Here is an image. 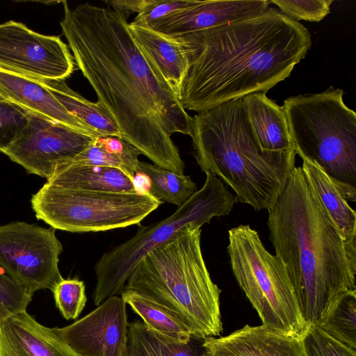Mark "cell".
Listing matches in <instances>:
<instances>
[{
    "label": "cell",
    "mask_w": 356,
    "mask_h": 356,
    "mask_svg": "<svg viewBox=\"0 0 356 356\" xmlns=\"http://www.w3.org/2000/svg\"><path fill=\"white\" fill-rule=\"evenodd\" d=\"M60 22L76 66L115 120L122 138L154 164L183 175L171 136L190 135L192 117L147 60L127 20L110 6L62 1Z\"/></svg>",
    "instance_id": "6da1fadb"
},
{
    "label": "cell",
    "mask_w": 356,
    "mask_h": 356,
    "mask_svg": "<svg viewBox=\"0 0 356 356\" xmlns=\"http://www.w3.org/2000/svg\"><path fill=\"white\" fill-rule=\"evenodd\" d=\"M170 37L188 60L178 99L185 110L197 113L249 94L267 92L289 76L312 43L301 23L273 8Z\"/></svg>",
    "instance_id": "7a4b0ae2"
},
{
    "label": "cell",
    "mask_w": 356,
    "mask_h": 356,
    "mask_svg": "<svg viewBox=\"0 0 356 356\" xmlns=\"http://www.w3.org/2000/svg\"><path fill=\"white\" fill-rule=\"evenodd\" d=\"M270 240L286 266L303 319L320 325L338 298L356 290V266L300 166L268 209Z\"/></svg>",
    "instance_id": "3957f363"
},
{
    "label": "cell",
    "mask_w": 356,
    "mask_h": 356,
    "mask_svg": "<svg viewBox=\"0 0 356 356\" xmlns=\"http://www.w3.org/2000/svg\"><path fill=\"white\" fill-rule=\"evenodd\" d=\"M193 155L204 172H211L235 192L236 202L256 211L277 200L295 166V150L262 152L242 98L231 100L192 117Z\"/></svg>",
    "instance_id": "277c9868"
},
{
    "label": "cell",
    "mask_w": 356,
    "mask_h": 356,
    "mask_svg": "<svg viewBox=\"0 0 356 356\" xmlns=\"http://www.w3.org/2000/svg\"><path fill=\"white\" fill-rule=\"evenodd\" d=\"M201 226L190 225L150 251L123 290L140 293L180 318L197 339L222 332L221 290L211 280L201 249Z\"/></svg>",
    "instance_id": "5b68a950"
},
{
    "label": "cell",
    "mask_w": 356,
    "mask_h": 356,
    "mask_svg": "<svg viewBox=\"0 0 356 356\" xmlns=\"http://www.w3.org/2000/svg\"><path fill=\"white\" fill-rule=\"evenodd\" d=\"M343 95L330 87L291 96L282 106L296 154L317 165L347 201L355 202L356 113Z\"/></svg>",
    "instance_id": "8992f818"
},
{
    "label": "cell",
    "mask_w": 356,
    "mask_h": 356,
    "mask_svg": "<svg viewBox=\"0 0 356 356\" xmlns=\"http://www.w3.org/2000/svg\"><path fill=\"white\" fill-rule=\"evenodd\" d=\"M227 253L233 275L259 314L262 325L303 339L308 325L301 314L286 266L264 247L248 225L228 231Z\"/></svg>",
    "instance_id": "52a82bcc"
},
{
    "label": "cell",
    "mask_w": 356,
    "mask_h": 356,
    "mask_svg": "<svg viewBox=\"0 0 356 356\" xmlns=\"http://www.w3.org/2000/svg\"><path fill=\"white\" fill-rule=\"evenodd\" d=\"M203 186L170 216L149 226L139 225L130 239L106 252L95 266L97 283L92 293L96 306L121 294L127 279L150 251L190 225L202 226L212 218L227 216L236 203L234 196L215 175L207 172Z\"/></svg>",
    "instance_id": "ba28073f"
},
{
    "label": "cell",
    "mask_w": 356,
    "mask_h": 356,
    "mask_svg": "<svg viewBox=\"0 0 356 356\" xmlns=\"http://www.w3.org/2000/svg\"><path fill=\"white\" fill-rule=\"evenodd\" d=\"M162 203L149 193L74 190L47 182L31 199L38 220L77 233L139 225Z\"/></svg>",
    "instance_id": "9c48e42d"
},
{
    "label": "cell",
    "mask_w": 356,
    "mask_h": 356,
    "mask_svg": "<svg viewBox=\"0 0 356 356\" xmlns=\"http://www.w3.org/2000/svg\"><path fill=\"white\" fill-rule=\"evenodd\" d=\"M55 231L19 221L0 225V267L31 295L51 291L63 278L58 268L63 246Z\"/></svg>",
    "instance_id": "30bf717a"
},
{
    "label": "cell",
    "mask_w": 356,
    "mask_h": 356,
    "mask_svg": "<svg viewBox=\"0 0 356 356\" xmlns=\"http://www.w3.org/2000/svg\"><path fill=\"white\" fill-rule=\"evenodd\" d=\"M76 65L59 36L37 33L13 20L0 24V69L40 80H65Z\"/></svg>",
    "instance_id": "8fae6325"
},
{
    "label": "cell",
    "mask_w": 356,
    "mask_h": 356,
    "mask_svg": "<svg viewBox=\"0 0 356 356\" xmlns=\"http://www.w3.org/2000/svg\"><path fill=\"white\" fill-rule=\"evenodd\" d=\"M94 137L29 112L24 129L3 153L27 173L48 179L83 152Z\"/></svg>",
    "instance_id": "7c38bea8"
},
{
    "label": "cell",
    "mask_w": 356,
    "mask_h": 356,
    "mask_svg": "<svg viewBox=\"0 0 356 356\" xmlns=\"http://www.w3.org/2000/svg\"><path fill=\"white\" fill-rule=\"evenodd\" d=\"M121 297L108 298L71 325L56 330L79 356H123L128 321Z\"/></svg>",
    "instance_id": "4fadbf2b"
},
{
    "label": "cell",
    "mask_w": 356,
    "mask_h": 356,
    "mask_svg": "<svg viewBox=\"0 0 356 356\" xmlns=\"http://www.w3.org/2000/svg\"><path fill=\"white\" fill-rule=\"evenodd\" d=\"M269 3L267 0H193L184 10L147 27L168 36L181 35L259 15Z\"/></svg>",
    "instance_id": "5bb4252c"
},
{
    "label": "cell",
    "mask_w": 356,
    "mask_h": 356,
    "mask_svg": "<svg viewBox=\"0 0 356 356\" xmlns=\"http://www.w3.org/2000/svg\"><path fill=\"white\" fill-rule=\"evenodd\" d=\"M200 356H307L302 339L264 325H245L228 335L203 339Z\"/></svg>",
    "instance_id": "9a60e30c"
},
{
    "label": "cell",
    "mask_w": 356,
    "mask_h": 356,
    "mask_svg": "<svg viewBox=\"0 0 356 356\" xmlns=\"http://www.w3.org/2000/svg\"><path fill=\"white\" fill-rule=\"evenodd\" d=\"M0 356H79L56 327L39 323L26 311L0 323Z\"/></svg>",
    "instance_id": "2e32d148"
},
{
    "label": "cell",
    "mask_w": 356,
    "mask_h": 356,
    "mask_svg": "<svg viewBox=\"0 0 356 356\" xmlns=\"http://www.w3.org/2000/svg\"><path fill=\"white\" fill-rule=\"evenodd\" d=\"M0 96L26 111L97 138L99 134L72 115L38 79L0 69Z\"/></svg>",
    "instance_id": "e0dca14e"
},
{
    "label": "cell",
    "mask_w": 356,
    "mask_h": 356,
    "mask_svg": "<svg viewBox=\"0 0 356 356\" xmlns=\"http://www.w3.org/2000/svg\"><path fill=\"white\" fill-rule=\"evenodd\" d=\"M129 29L147 60L178 97L188 70L183 48L173 38L147 26L129 23Z\"/></svg>",
    "instance_id": "ac0fdd59"
},
{
    "label": "cell",
    "mask_w": 356,
    "mask_h": 356,
    "mask_svg": "<svg viewBox=\"0 0 356 356\" xmlns=\"http://www.w3.org/2000/svg\"><path fill=\"white\" fill-rule=\"evenodd\" d=\"M266 93L254 92L242 97L245 115L259 149L262 152L293 150L284 107Z\"/></svg>",
    "instance_id": "d6986e66"
},
{
    "label": "cell",
    "mask_w": 356,
    "mask_h": 356,
    "mask_svg": "<svg viewBox=\"0 0 356 356\" xmlns=\"http://www.w3.org/2000/svg\"><path fill=\"white\" fill-rule=\"evenodd\" d=\"M302 172L339 229L351 262L356 266V213L325 173L302 159Z\"/></svg>",
    "instance_id": "ffe728a7"
},
{
    "label": "cell",
    "mask_w": 356,
    "mask_h": 356,
    "mask_svg": "<svg viewBox=\"0 0 356 356\" xmlns=\"http://www.w3.org/2000/svg\"><path fill=\"white\" fill-rule=\"evenodd\" d=\"M47 183L74 190L137 193L133 180L120 169L111 167L66 164Z\"/></svg>",
    "instance_id": "44dd1931"
},
{
    "label": "cell",
    "mask_w": 356,
    "mask_h": 356,
    "mask_svg": "<svg viewBox=\"0 0 356 356\" xmlns=\"http://www.w3.org/2000/svg\"><path fill=\"white\" fill-rule=\"evenodd\" d=\"M70 113L95 131L99 136H121L120 128L111 113L99 102H90L71 89L65 80H40Z\"/></svg>",
    "instance_id": "7402d4cb"
},
{
    "label": "cell",
    "mask_w": 356,
    "mask_h": 356,
    "mask_svg": "<svg viewBox=\"0 0 356 356\" xmlns=\"http://www.w3.org/2000/svg\"><path fill=\"white\" fill-rule=\"evenodd\" d=\"M180 341L135 321L128 325L123 356H200L202 351L193 342Z\"/></svg>",
    "instance_id": "603a6c76"
},
{
    "label": "cell",
    "mask_w": 356,
    "mask_h": 356,
    "mask_svg": "<svg viewBox=\"0 0 356 356\" xmlns=\"http://www.w3.org/2000/svg\"><path fill=\"white\" fill-rule=\"evenodd\" d=\"M120 295L150 329L183 341L194 338L191 329L180 318L153 300L130 290H123Z\"/></svg>",
    "instance_id": "cb8c5ba5"
},
{
    "label": "cell",
    "mask_w": 356,
    "mask_h": 356,
    "mask_svg": "<svg viewBox=\"0 0 356 356\" xmlns=\"http://www.w3.org/2000/svg\"><path fill=\"white\" fill-rule=\"evenodd\" d=\"M137 172L148 177V193L162 202L180 207L197 191V185L190 176L177 175L155 164L139 161Z\"/></svg>",
    "instance_id": "d4e9b609"
},
{
    "label": "cell",
    "mask_w": 356,
    "mask_h": 356,
    "mask_svg": "<svg viewBox=\"0 0 356 356\" xmlns=\"http://www.w3.org/2000/svg\"><path fill=\"white\" fill-rule=\"evenodd\" d=\"M319 326L334 339L356 350V290L343 293Z\"/></svg>",
    "instance_id": "484cf974"
},
{
    "label": "cell",
    "mask_w": 356,
    "mask_h": 356,
    "mask_svg": "<svg viewBox=\"0 0 356 356\" xmlns=\"http://www.w3.org/2000/svg\"><path fill=\"white\" fill-rule=\"evenodd\" d=\"M56 307L67 320L76 319L86 306L84 282L76 278L64 279L51 290Z\"/></svg>",
    "instance_id": "4316f807"
},
{
    "label": "cell",
    "mask_w": 356,
    "mask_h": 356,
    "mask_svg": "<svg viewBox=\"0 0 356 356\" xmlns=\"http://www.w3.org/2000/svg\"><path fill=\"white\" fill-rule=\"evenodd\" d=\"M302 341L307 356H356V350L334 339L319 325H309Z\"/></svg>",
    "instance_id": "83f0119b"
},
{
    "label": "cell",
    "mask_w": 356,
    "mask_h": 356,
    "mask_svg": "<svg viewBox=\"0 0 356 356\" xmlns=\"http://www.w3.org/2000/svg\"><path fill=\"white\" fill-rule=\"evenodd\" d=\"M32 296L0 267V323L15 314L26 312Z\"/></svg>",
    "instance_id": "f1b7e54d"
},
{
    "label": "cell",
    "mask_w": 356,
    "mask_h": 356,
    "mask_svg": "<svg viewBox=\"0 0 356 356\" xmlns=\"http://www.w3.org/2000/svg\"><path fill=\"white\" fill-rule=\"evenodd\" d=\"M29 122V111L7 100H0V152L6 149Z\"/></svg>",
    "instance_id": "f546056e"
},
{
    "label": "cell",
    "mask_w": 356,
    "mask_h": 356,
    "mask_svg": "<svg viewBox=\"0 0 356 356\" xmlns=\"http://www.w3.org/2000/svg\"><path fill=\"white\" fill-rule=\"evenodd\" d=\"M332 0H270L280 11L296 21L306 20L318 22L330 11Z\"/></svg>",
    "instance_id": "4dcf8cb0"
},
{
    "label": "cell",
    "mask_w": 356,
    "mask_h": 356,
    "mask_svg": "<svg viewBox=\"0 0 356 356\" xmlns=\"http://www.w3.org/2000/svg\"><path fill=\"white\" fill-rule=\"evenodd\" d=\"M67 164L115 168L122 170L132 180L135 176L120 157L102 146L96 138L83 152Z\"/></svg>",
    "instance_id": "1f68e13d"
},
{
    "label": "cell",
    "mask_w": 356,
    "mask_h": 356,
    "mask_svg": "<svg viewBox=\"0 0 356 356\" xmlns=\"http://www.w3.org/2000/svg\"><path fill=\"white\" fill-rule=\"evenodd\" d=\"M193 0H147L143 10L131 22L133 24L149 26L189 6Z\"/></svg>",
    "instance_id": "d6a6232c"
},
{
    "label": "cell",
    "mask_w": 356,
    "mask_h": 356,
    "mask_svg": "<svg viewBox=\"0 0 356 356\" xmlns=\"http://www.w3.org/2000/svg\"><path fill=\"white\" fill-rule=\"evenodd\" d=\"M104 2L127 20L131 14H138L143 10L147 0H108Z\"/></svg>",
    "instance_id": "836d02e7"
},
{
    "label": "cell",
    "mask_w": 356,
    "mask_h": 356,
    "mask_svg": "<svg viewBox=\"0 0 356 356\" xmlns=\"http://www.w3.org/2000/svg\"><path fill=\"white\" fill-rule=\"evenodd\" d=\"M133 184L137 193H148L149 180L143 173L137 172L133 179Z\"/></svg>",
    "instance_id": "e575fe53"
},
{
    "label": "cell",
    "mask_w": 356,
    "mask_h": 356,
    "mask_svg": "<svg viewBox=\"0 0 356 356\" xmlns=\"http://www.w3.org/2000/svg\"><path fill=\"white\" fill-rule=\"evenodd\" d=\"M4 99L0 96V100H3Z\"/></svg>",
    "instance_id": "d590c367"
}]
</instances>
